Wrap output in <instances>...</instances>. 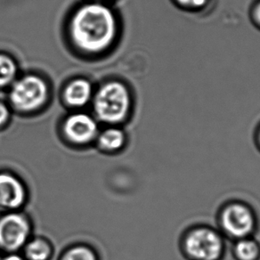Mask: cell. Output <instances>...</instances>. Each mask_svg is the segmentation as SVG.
<instances>
[{
    "instance_id": "52a82bcc",
    "label": "cell",
    "mask_w": 260,
    "mask_h": 260,
    "mask_svg": "<svg viewBox=\"0 0 260 260\" xmlns=\"http://www.w3.org/2000/svg\"><path fill=\"white\" fill-rule=\"evenodd\" d=\"M63 134L68 141L75 145H86L98 138V123L85 113L69 116L63 124Z\"/></svg>"
},
{
    "instance_id": "9c48e42d",
    "label": "cell",
    "mask_w": 260,
    "mask_h": 260,
    "mask_svg": "<svg viewBox=\"0 0 260 260\" xmlns=\"http://www.w3.org/2000/svg\"><path fill=\"white\" fill-rule=\"evenodd\" d=\"M92 95L91 84L86 80L73 81L65 89L66 102L73 106H83L90 100Z\"/></svg>"
},
{
    "instance_id": "4fadbf2b",
    "label": "cell",
    "mask_w": 260,
    "mask_h": 260,
    "mask_svg": "<svg viewBox=\"0 0 260 260\" xmlns=\"http://www.w3.org/2000/svg\"><path fill=\"white\" fill-rule=\"evenodd\" d=\"M60 260H98L94 249L87 245H75L65 250Z\"/></svg>"
},
{
    "instance_id": "d6986e66",
    "label": "cell",
    "mask_w": 260,
    "mask_h": 260,
    "mask_svg": "<svg viewBox=\"0 0 260 260\" xmlns=\"http://www.w3.org/2000/svg\"><path fill=\"white\" fill-rule=\"evenodd\" d=\"M256 144H257V147L260 149V127L258 128V131L256 133Z\"/></svg>"
},
{
    "instance_id": "e0dca14e",
    "label": "cell",
    "mask_w": 260,
    "mask_h": 260,
    "mask_svg": "<svg viewBox=\"0 0 260 260\" xmlns=\"http://www.w3.org/2000/svg\"><path fill=\"white\" fill-rule=\"evenodd\" d=\"M1 260H25L24 257L16 253H8L7 256H2Z\"/></svg>"
},
{
    "instance_id": "2e32d148",
    "label": "cell",
    "mask_w": 260,
    "mask_h": 260,
    "mask_svg": "<svg viewBox=\"0 0 260 260\" xmlns=\"http://www.w3.org/2000/svg\"><path fill=\"white\" fill-rule=\"evenodd\" d=\"M9 116H10V112L8 107L4 104L0 103V127H2L7 124Z\"/></svg>"
},
{
    "instance_id": "ba28073f",
    "label": "cell",
    "mask_w": 260,
    "mask_h": 260,
    "mask_svg": "<svg viewBox=\"0 0 260 260\" xmlns=\"http://www.w3.org/2000/svg\"><path fill=\"white\" fill-rule=\"evenodd\" d=\"M27 201L25 184L10 172H0V210L16 211Z\"/></svg>"
},
{
    "instance_id": "6da1fadb",
    "label": "cell",
    "mask_w": 260,
    "mask_h": 260,
    "mask_svg": "<svg viewBox=\"0 0 260 260\" xmlns=\"http://www.w3.org/2000/svg\"><path fill=\"white\" fill-rule=\"evenodd\" d=\"M71 29L77 46L87 52L96 53L110 46L114 39L115 16L104 5H85L73 16Z\"/></svg>"
},
{
    "instance_id": "30bf717a",
    "label": "cell",
    "mask_w": 260,
    "mask_h": 260,
    "mask_svg": "<svg viewBox=\"0 0 260 260\" xmlns=\"http://www.w3.org/2000/svg\"><path fill=\"white\" fill-rule=\"evenodd\" d=\"M232 253L235 260H259L260 243L253 236L234 241Z\"/></svg>"
},
{
    "instance_id": "7c38bea8",
    "label": "cell",
    "mask_w": 260,
    "mask_h": 260,
    "mask_svg": "<svg viewBox=\"0 0 260 260\" xmlns=\"http://www.w3.org/2000/svg\"><path fill=\"white\" fill-rule=\"evenodd\" d=\"M53 254V247L49 241L42 237L29 240L23 247L25 260H49Z\"/></svg>"
},
{
    "instance_id": "9a60e30c",
    "label": "cell",
    "mask_w": 260,
    "mask_h": 260,
    "mask_svg": "<svg viewBox=\"0 0 260 260\" xmlns=\"http://www.w3.org/2000/svg\"><path fill=\"white\" fill-rule=\"evenodd\" d=\"M210 0H175L179 7L191 9V10H200L205 8Z\"/></svg>"
},
{
    "instance_id": "ffe728a7",
    "label": "cell",
    "mask_w": 260,
    "mask_h": 260,
    "mask_svg": "<svg viewBox=\"0 0 260 260\" xmlns=\"http://www.w3.org/2000/svg\"><path fill=\"white\" fill-rule=\"evenodd\" d=\"M1 258H2V256H1V254H0V260H1Z\"/></svg>"
},
{
    "instance_id": "8fae6325",
    "label": "cell",
    "mask_w": 260,
    "mask_h": 260,
    "mask_svg": "<svg viewBox=\"0 0 260 260\" xmlns=\"http://www.w3.org/2000/svg\"><path fill=\"white\" fill-rule=\"evenodd\" d=\"M125 143L126 136L122 130L117 127H109L98 136V146L104 152H118L123 148Z\"/></svg>"
},
{
    "instance_id": "ac0fdd59",
    "label": "cell",
    "mask_w": 260,
    "mask_h": 260,
    "mask_svg": "<svg viewBox=\"0 0 260 260\" xmlns=\"http://www.w3.org/2000/svg\"><path fill=\"white\" fill-rule=\"evenodd\" d=\"M254 18L257 22V24L260 26V2L256 5V8L254 9Z\"/></svg>"
},
{
    "instance_id": "8992f818",
    "label": "cell",
    "mask_w": 260,
    "mask_h": 260,
    "mask_svg": "<svg viewBox=\"0 0 260 260\" xmlns=\"http://www.w3.org/2000/svg\"><path fill=\"white\" fill-rule=\"evenodd\" d=\"M48 88L40 77H23L12 87L10 100L15 108L22 112H31L40 108L46 102Z\"/></svg>"
},
{
    "instance_id": "277c9868",
    "label": "cell",
    "mask_w": 260,
    "mask_h": 260,
    "mask_svg": "<svg viewBox=\"0 0 260 260\" xmlns=\"http://www.w3.org/2000/svg\"><path fill=\"white\" fill-rule=\"evenodd\" d=\"M94 107L95 114L102 121L109 124L120 122L129 111L128 90L119 82L105 84L95 95Z\"/></svg>"
},
{
    "instance_id": "5b68a950",
    "label": "cell",
    "mask_w": 260,
    "mask_h": 260,
    "mask_svg": "<svg viewBox=\"0 0 260 260\" xmlns=\"http://www.w3.org/2000/svg\"><path fill=\"white\" fill-rule=\"evenodd\" d=\"M31 224L23 213L9 211L0 217V250L15 253L29 240Z\"/></svg>"
},
{
    "instance_id": "7a4b0ae2",
    "label": "cell",
    "mask_w": 260,
    "mask_h": 260,
    "mask_svg": "<svg viewBox=\"0 0 260 260\" xmlns=\"http://www.w3.org/2000/svg\"><path fill=\"white\" fill-rule=\"evenodd\" d=\"M181 249L189 260H221L225 252L224 236L210 225H194L182 236Z\"/></svg>"
},
{
    "instance_id": "5bb4252c",
    "label": "cell",
    "mask_w": 260,
    "mask_h": 260,
    "mask_svg": "<svg viewBox=\"0 0 260 260\" xmlns=\"http://www.w3.org/2000/svg\"><path fill=\"white\" fill-rule=\"evenodd\" d=\"M17 73L15 61L6 54H0V87L11 83Z\"/></svg>"
},
{
    "instance_id": "3957f363",
    "label": "cell",
    "mask_w": 260,
    "mask_h": 260,
    "mask_svg": "<svg viewBox=\"0 0 260 260\" xmlns=\"http://www.w3.org/2000/svg\"><path fill=\"white\" fill-rule=\"evenodd\" d=\"M219 231L224 237L236 241L253 236L257 226L256 212L242 201H230L221 207L217 215Z\"/></svg>"
}]
</instances>
